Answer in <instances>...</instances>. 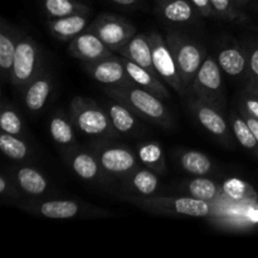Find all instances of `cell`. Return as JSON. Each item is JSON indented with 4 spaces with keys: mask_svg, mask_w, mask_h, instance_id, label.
<instances>
[{
    "mask_svg": "<svg viewBox=\"0 0 258 258\" xmlns=\"http://www.w3.org/2000/svg\"><path fill=\"white\" fill-rule=\"evenodd\" d=\"M105 92L110 98L125 103L136 115L156 123L164 128H170L173 117L163 100L144 90L136 83L130 82L125 85L107 86Z\"/></svg>",
    "mask_w": 258,
    "mask_h": 258,
    "instance_id": "cell-1",
    "label": "cell"
},
{
    "mask_svg": "<svg viewBox=\"0 0 258 258\" xmlns=\"http://www.w3.org/2000/svg\"><path fill=\"white\" fill-rule=\"evenodd\" d=\"M121 199L153 214L171 217H193L203 218L212 213L211 202L201 201L193 197H165V196H127Z\"/></svg>",
    "mask_w": 258,
    "mask_h": 258,
    "instance_id": "cell-2",
    "label": "cell"
},
{
    "mask_svg": "<svg viewBox=\"0 0 258 258\" xmlns=\"http://www.w3.org/2000/svg\"><path fill=\"white\" fill-rule=\"evenodd\" d=\"M71 120L75 127L88 136L113 138L117 131L113 127L105 107L88 97L77 96L71 102Z\"/></svg>",
    "mask_w": 258,
    "mask_h": 258,
    "instance_id": "cell-3",
    "label": "cell"
},
{
    "mask_svg": "<svg viewBox=\"0 0 258 258\" xmlns=\"http://www.w3.org/2000/svg\"><path fill=\"white\" fill-rule=\"evenodd\" d=\"M165 39L175 58L184 88L189 93L197 73L207 58L206 49L196 40L175 30L168 32Z\"/></svg>",
    "mask_w": 258,
    "mask_h": 258,
    "instance_id": "cell-4",
    "label": "cell"
},
{
    "mask_svg": "<svg viewBox=\"0 0 258 258\" xmlns=\"http://www.w3.org/2000/svg\"><path fill=\"white\" fill-rule=\"evenodd\" d=\"M43 71L42 49L30 35L22 33L15 50L10 82L23 91Z\"/></svg>",
    "mask_w": 258,
    "mask_h": 258,
    "instance_id": "cell-5",
    "label": "cell"
},
{
    "mask_svg": "<svg viewBox=\"0 0 258 258\" xmlns=\"http://www.w3.org/2000/svg\"><path fill=\"white\" fill-rule=\"evenodd\" d=\"M191 96L209 103L223 111V78H222V68L219 67L216 58L207 57L202 67L199 68L196 76L190 91Z\"/></svg>",
    "mask_w": 258,
    "mask_h": 258,
    "instance_id": "cell-6",
    "label": "cell"
},
{
    "mask_svg": "<svg viewBox=\"0 0 258 258\" xmlns=\"http://www.w3.org/2000/svg\"><path fill=\"white\" fill-rule=\"evenodd\" d=\"M87 30L95 33L115 53L136 34V28L127 19L110 13L97 15Z\"/></svg>",
    "mask_w": 258,
    "mask_h": 258,
    "instance_id": "cell-7",
    "label": "cell"
},
{
    "mask_svg": "<svg viewBox=\"0 0 258 258\" xmlns=\"http://www.w3.org/2000/svg\"><path fill=\"white\" fill-rule=\"evenodd\" d=\"M148 38L150 42L151 53H153L154 67L161 80L180 96L188 95L183 86V81H181L175 58H174L173 52H171L165 37L159 34L158 32H150L148 33Z\"/></svg>",
    "mask_w": 258,
    "mask_h": 258,
    "instance_id": "cell-8",
    "label": "cell"
},
{
    "mask_svg": "<svg viewBox=\"0 0 258 258\" xmlns=\"http://www.w3.org/2000/svg\"><path fill=\"white\" fill-rule=\"evenodd\" d=\"M189 107L193 111L198 122L211 135L216 136L222 143L231 144L232 139L231 134H229L228 123L224 120L223 115H222L218 108L194 97V96H191L190 101H189Z\"/></svg>",
    "mask_w": 258,
    "mask_h": 258,
    "instance_id": "cell-9",
    "label": "cell"
},
{
    "mask_svg": "<svg viewBox=\"0 0 258 258\" xmlns=\"http://www.w3.org/2000/svg\"><path fill=\"white\" fill-rule=\"evenodd\" d=\"M102 170L112 175H127L138 168V155L125 146H103L96 150Z\"/></svg>",
    "mask_w": 258,
    "mask_h": 258,
    "instance_id": "cell-10",
    "label": "cell"
},
{
    "mask_svg": "<svg viewBox=\"0 0 258 258\" xmlns=\"http://www.w3.org/2000/svg\"><path fill=\"white\" fill-rule=\"evenodd\" d=\"M85 66L91 78L105 86H117L133 82L120 55L116 53L111 57L96 62L85 63Z\"/></svg>",
    "mask_w": 258,
    "mask_h": 258,
    "instance_id": "cell-11",
    "label": "cell"
},
{
    "mask_svg": "<svg viewBox=\"0 0 258 258\" xmlns=\"http://www.w3.org/2000/svg\"><path fill=\"white\" fill-rule=\"evenodd\" d=\"M68 49L73 57L85 63L96 62L115 54L113 50H111L95 33L90 30H85L71 40Z\"/></svg>",
    "mask_w": 258,
    "mask_h": 258,
    "instance_id": "cell-12",
    "label": "cell"
},
{
    "mask_svg": "<svg viewBox=\"0 0 258 258\" xmlns=\"http://www.w3.org/2000/svg\"><path fill=\"white\" fill-rule=\"evenodd\" d=\"M53 91V77L48 71H43L39 76L27 85L24 92V105L32 113H38L44 108Z\"/></svg>",
    "mask_w": 258,
    "mask_h": 258,
    "instance_id": "cell-13",
    "label": "cell"
},
{
    "mask_svg": "<svg viewBox=\"0 0 258 258\" xmlns=\"http://www.w3.org/2000/svg\"><path fill=\"white\" fill-rule=\"evenodd\" d=\"M120 58L134 83L140 86L144 90L151 92L153 95L158 96L161 100H168L170 97V93H169L168 88L165 87L166 83L159 76L154 75L150 71L145 70L141 66L136 64L133 60L127 59V58L122 57V55H120Z\"/></svg>",
    "mask_w": 258,
    "mask_h": 258,
    "instance_id": "cell-14",
    "label": "cell"
},
{
    "mask_svg": "<svg viewBox=\"0 0 258 258\" xmlns=\"http://www.w3.org/2000/svg\"><path fill=\"white\" fill-rule=\"evenodd\" d=\"M117 54L133 60L136 64L141 66L145 70L150 71L154 75L159 76L153 63V53H151L150 42H149L148 33H136L122 48L117 52ZM160 77V76H159ZM161 78V77H160Z\"/></svg>",
    "mask_w": 258,
    "mask_h": 258,
    "instance_id": "cell-15",
    "label": "cell"
},
{
    "mask_svg": "<svg viewBox=\"0 0 258 258\" xmlns=\"http://www.w3.org/2000/svg\"><path fill=\"white\" fill-rule=\"evenodd\" d=\"M156 12L170 24L193 23L199 15L190 0H156Z\"/></svg>",
    "mask_w": 258,
    "mask_h": 258,
    "instance_id": "cell-16",
    "label": "cell"
},
{
    "mask_svg": "<svg viewBox=\"0 0 258 258\" xmlns=\"http://www.w3.org/2000/svg\"><path fill=\"white\" fill-rule=\"evenodd\" d=\"M90 23V14H73L64 18L49 19L47 23L50 34L58 40L71 42L77 35L87 30Z\"/></svg>",
    "mask_w": 258,
    "mask_h": 258,
    "instance_id": "cell-17",
    "label": "cell"
},
{
    "mask_svg": "<svg viewBox=\"0 0 258 258\" xmlns=\"http://www.w3.org/2000/svg\"><path fill=\"white\" fill-rule=\"evenodd\" d=\"M20 35H22V32L19 29L10 25L7 20H2V25H0V70H2L3 80L9 81V82L15 50H17V44Z\"/></svg>",
    "mask_w": 258,
    "mask_h": 258,
    "instance_id": "cell-18",
    "label": "cell"
},
{
    "mask_svg": "<svg viewBox=\"0 0 258 258\" xmlns=\"http://www.w3.org/2000/svg\"><path fill=\"white\" fill-rule=\"evenodd\" d=\"M113 127L120 135H127L138 128L136 113L125 103L110 98L105 106Z\"/></svg>",
    "mask_w": 258,
    "mask_h": 258,
    "instance_id": "cell-19",
    "label": "cell"
},
{
    "mask_svg": "<svg viewBox=\"0 0 258 258\" xmlns=\"http://www.w3.org/2000/svg\"><path fill=\"white\" fill-rule=\"evenodd\" d=\"M125 185L127 190L139 196H153L159 189V174L145 166L136 168L126 175Z\"/></svg>",
    "mask_w": 258,
    "mask_h": 258,
    "instance_id": "cell-20",
    "label": "cell"
},
{
    "mask_svg": "<svg viewBox=\"0 0 258 258\" xmlns=\"http://www.w3.org/2000/svg\"><path fill=\"white\" fill-rule=\"evenodd\" d=\"M217 62L223 72L232 77L247 76L248 68V54L238 47H228L219 50Z\"/></svg>",
    "mask_w": 258,
    "mask_h": 258,
    "instance_id": "cell-21",
    "label": "cell"
},
{
    "mask_svg": "<svg viewBox=\"0 0 258 258\" xmlns=\"http://www.w3.org/2000/svg\"><path fill=\"white\" fill-rule=\"evenodd\" d=\"M70 165L76 175L86 181L96 180L103 171L97 155L86 151H75L71 154Z\"/></svg>",
    "mask_w": 258,
    "mask_h": 258,
    "instance_id": "cell-22",
    "label": "cell"
},
{
    "mask_svg": "<svg viewBox=\"0 0 258 258\" xmlns=\"http://www.w3.org/2000/svg\"><path fill=\"white\" fill-rule=\"evenodd\" d=\"M14 180L18 188L28 196L39 197L48 190V181L40 171L30 166H23L15 171Z\"/></svg>",
    "mask_w": 258,
    "mask_h": 258,
    "instance_id": "cell-23",
    "label": "cell"
},
{
    "mask_svg": "<svg viewBox=\"0 0 258 258\" xmlns=\"http://www.w3.org/2000/svg\"><path fill=\"white\" fill-rule=\"evenodd\" d=\"M136 155L141 165L160 174L166 173V159L163 146L156 141H146L136 149Z\"/></svg>",
    "mask_w": 258,
    "mask_h": 258,
    "instance_id": "cell-24",
    "label": "cell"
},
{
    "mask_svg": "<svg viewBox=\"0 0 258 258\" xmlns=\"http://www.w3.org/2000/svg\"><path fill=\"white\" fill-rule=\"evenodd\" d=\"M35 212L50 219H71L82 213V207L75 201H47L37 204Z\"/></svg>",
    "mask_w": 258,
    "mask_h": 258,
    "instance_id": "cell-25",
    "label": "cell"
},
{
    "mask_svg": "<svg viewBox=\"0 0 258 258\" xmlns=\"http://www.w3.org/2000/svg\"><path fill=\"white\" fill-rule=\"evenodd\" d=\"M43 9L49 19L64 18L73 14H91L88 5L80 0H42Z\"/></svg>",
    "mask_w": 258,
    "mask_h": 258,
    "instance_id": "cell-26",
    "label": "cell"
},
{
    "mask_svg": "<svg viewBox=\"0 0 258 258\" xmlns=\"http://www.w3.org/2000/svg\"><path fill=\"white\" fill-rule=\"evenodd\" d=\"M50 138L62 146H71L76 143L75 123L63 112H58L53 116L49 122Z\"/></svg>",
    "mask_w": 258,
    "mask_h": 258,
    "instance_id": "cell-27",
    "label": "cell"
},
{
    "mask_svg": "<svg viewBox=\"0 0 258 258\" xmlns=\"http://www.w3.org/2000/svg\"><path fill=\"white\" fill-rule=\"evenodd\" d=\"M179 164L186 173L196 176H204L213 169V163L206 154L196 150H188L179 156Z\"/></svg>",
    "mask_w": 258,
    "mask_h": 258,
    "instance_id": "cell-28",
    "label": "cell"
},
{
    "mask_svg": "<svg viewBox=\"0 0 258 258\" xmlns=\"http://www.w3.org/2000/svg\"><path fill=\"white\" fill-rule=\"evenodd\" d=\"M231 126L236 140L238 141L244 149H247V150L251 151V153H253L254 155L258 156V143L256 140V136L252 133L251 127H249V125L247 123V121L244 120L243 116L241 115V112H239V115L238 113H232Z\"/></svg>",
    "mask_w": 258,
    "mask_h": 258,
    "instance_id": "cell-29",
    "label": "cell"
},
{
    "mask_svg": "<svg viewBox=\"0 0 258 258\" xmlns=\"http://www.w3.org/2000/svg\"><path fill=\"white\" fill-rule=\"evenodd\" d=\"M0 150L5 156L15 161H23L28 159L30 150L23 139L12 134H0Z\"/></svg>",
    "mask_w": 258,
    "mask_h": 258,
    "instance_id": "cell-30",
    "label": "cell"
},
{
    "mask_svg": "<svg viewBox=\"0 0 258 258\" xmlns=\"http://www.w3.org/2000/svg\"><path fill=\"white\" fill-rule=\"evenodd\" d=\"M185 190L188 191L189 197L201 199V201L211 202V203L218 196V186H217V184L213 180H211V179L202 178V176H198V178L191 179L190 181H188Z\"/></svg>",
    "mask_w": 258,
    "mask_h": 258,
    "instance_id": "cell-31",
    "label": "cell"
},
{
    "mask_svg": "<svg viewBox=\"0 0 258 258\" xmlns=\"http://www.w3.org/2000/svg\"><path fill=\"white\" fill-rule=\"evenodd\" d=\"M0 128L3 133L20 136L24 134V123L22 117L12 106H3L0 112Z\"/></svg>",
    "mask_w": 258,
    "mask_h": 258,
    "instance_id": "cell-32",
    "label": "cell"
},
{
    "mask_svg": "<svg viewBox=\"0 0 258 258\" xmlns=\"http://www.w3.org/2000/svg\"><path fill=\"white\" fill-rule=\"evenodd\" d=\"M211 2L213 5L216 17H218L219 19L233 22V20L241 19L243 17L234 0H211Z\"/></svg>",
    "mask_w": 258,
    "mask_h": 258,
    "instance_id": "cell-33",
    "label": "cell"
},
{
    "mask_svg": "<svg viewBox=\"0 0 258 258\" xmlns=\"http://www.w3.org/2000/svg\"><path fill=\"white\" fill-rule=\"evenodd\" d=\"M242 108L258 120V85L247 83L242 95Z\"/></svg>",
    "mask_w": 258,
    "mask_h": 258,
    "instance_id": "cell-34",
    "label": "cell"
},
{
    "mask_svg": "<svg viewBox=\"0 0 258 258\" xmlns=\"http://www.w3.org/2000/svg\"><path fill=\"white\" fill-rule=\"evenodd\" d=\"M247 83L258 85V47L248 53V68H247Z\"/></svg>",
    "mask_w": 258,
    "mask_h": 258,
    "instance_id": "cell-35",
    "label": "cell"
},
{
    "mask_svg": "<svg viewBox=\"0 0 258 258\" xmlns=\"http://www.w3.org/2000/svg\"><path fill=\"white\" fill-rule=\"evenodd\" d=\"M190 3L194 5V8H196L201 17H216V13H214L211 0H190Z\"/></svg>",
    "mask_w": 258,
    "mask_h": 258,
    "instance_id": "cell-36",
    "label": "cell"
},
{
    "mask_svg": "<svg viewBox=\"0 0 258 258\" xmlns=\"http://www.w3.org/2000/svg\"><path fill=\"white\" fill-rule=\"evenodd\" d=\"M13 194H15L14 185H13L12 181L3 174V175L0 176V196H2L3 198H8V197L12 198Z\"/></svg>",
    "mask_w": 258,
    "mask_h": 258,
    "instance_id": "cell-37",
    "label": "cell"
},
{
    "mask_svg": "<svg viewBox=\"0 0 258 258\" xmlns=\"http://www.w3.org/2000/svg\"><path fill=\"white\" fill-rule=\"evenodd\" d=\"M241 115L243 116L244 120H246L247 123L249 125V127H251L252 133H253L254 136H256V140L258 143V120L256 117H253L252 115H249V113L247 112V111H244L243 108H241Z\"/></svg>",
    "mask_w": 258,
    "mask_h": 258,
    "instance_id": "cell-38",
    "label": "cell"
},
{
    "mask_svg": "<svg viewBox=\"0 0 258 258\" xmlns=\"http://www.w3.org/2000/svg\"><path fill=\"white\" fill-rule=\"evenodd\" d=\"M111 2H113L115 4L120 5V7H134V5H136L139 3V0H111Z\"/></svg>",
    "mask_w": 258,
    "mask_h": 258,
    "instance_id": "cell-39",
    "label": "cell"
},
{
    "mask_svg": "<svg viewBox=\"0 0 258 258\" xmlns=\"http://www.w3.org/2000/svg\"><path fill=\"white\" fill-rule=\"evenodd\" d=\"M249 0H234V3H236L237 5H238V7H242V5H244V4H247V3H248Z\"/></svg>",
    "mask_w": 258,
    "mask_h": 258,
    "instance_id": "cell-40",
    "label": "cell"
}]
</instances>
